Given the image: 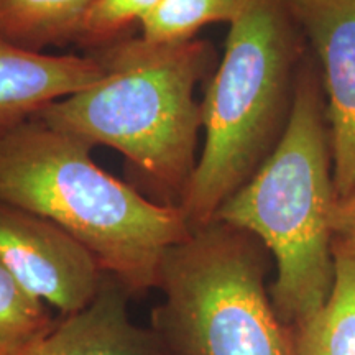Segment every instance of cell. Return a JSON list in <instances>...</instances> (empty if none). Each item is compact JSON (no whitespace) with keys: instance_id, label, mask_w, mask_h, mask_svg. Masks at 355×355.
<instances>
[{"instance_id":"1","label":"cell","mask_w":355,"mask_h":355,"mask_svg":"<svg viewBox=\"0 0 355 355\" xmlns=\"http://www.w3.org/2000/svg\"><path fill=\"white\" fill-rule=\"evenodd\" d=\"M91 150L32 119L0 139V201L55 222L140 298L158 286L163 259L191 227L181 207L159 204L109 175Z\"/></svg>"},{"instance_id":"2","label":"cell","mask_w":355,"mask_h":355,"mask_svg":"<svg viewBox=\"0 0 355 355\" xmlns=\"http://www.w3.org/2000/svg\"><path fill=\"white\" fill-rule=\"evenodd\" d=\"M92 55L104 66L99 81L37 119L92 148L121 152L155 201L180 207L198 165L202 105L194 91L209 69L211 46L123 37Z\"/></svg>"},{"instance_id":"3","label":"cell","mask_w":355,"mask_h":355,"mask_svg":"<svg viewBox=\"0 0 355 355\" xmlns=\"http://www.w3.org/2000/svg\"><path fill=\"white\" fill-rule=\"evenodd\" d=\"M336 199L319 91L304 76L295 86L278 145L214 219L252 234L273 255L277 279L270 298L290 327L316 314L334 286Z\"/></svg>"},{"instance_id":"4","label":"cell","mask_w":355,"mask_h":355,"mask_svg":"<svg viewBox=\"0 0 355 355\" xmlns=\"http://www.w3.org/2000/svg\"><path fill=\"white\" fill-rule=\"evenodd\" d=\"M286 0H248L202 105L204 148L180 207L204 227L272 155L290 119L296 37Z\"/></svg>"},{"instance_id":"5","label":"cell","mask_w":355,"mask_h":355,"mask_svg":"<svg viewBox=\"0 0 355 355\" xmlns=\"http://www.w3.org/2000/svg\"><path fill=\"white\" fill-rule=\"evenodd\" d=\"M263 243L220 220L168 250L150 329L163 355H298L265 286Z\"/></svg>"},{"instance_id":"6","label":"cell","mask_w":355,"mask_h":355,"mask_svg":"<svg viewBox=\"0 0 355 355\" xmlns=\"http://www.w3.org/2000/svg\"><path fill=\"white\" fill-rule=\"evenodd\" d=\"M0 263L21 288L60 311L92 303L105 273L83 243L46 217L0 201Z\"/></svg>"},{"instance_id":"7","label":"cell","mask_w":355,"mask_h":355,"mask_svg":"<svg viewBox=\"0 0 355 355\" xmlns=\"http://www.w3.org/2000/svg\"><path fill=\"white\" fill-rule=\"evenodd\" d=\"M322 66L337 198L355 191V0H286Z\"/></svg>"},{"instance_id":"8","label":"cell","mask_w":355,"mask_h":355,"mask_svg":"<svg viewBox=\"0 0 355 355\" xmlns=\"http://www.w3.org/2000/svg\"><path fill=\"white\" fill-rule=\"evenodd\" d=\"M102 74L104 66L94 55H48L0 40V139Z\"/></svg>"},{"instance_id":"9","label":"cell","mask_w":355,"mask_h":355,"mask_svg":"<svg viewBox=\"0 0 355 355\" xmlns=\"http://www.w3.org/2000/svg\"><path fill=\"white\" fill-rule=\"evenodd\" d=\"M130 300L125 288L105 275L91 304L56 319L20 355H163L153 331L132 322Z\"/></svg>"},{"instance_id":"10","label":"cell","mask_w":355,"mask_h":355,"mask_svg":"<svg viewBox=\"0 0 355 355\" xmlns=\"http://www.w3.org/2000/svg\"><path fill=\"white\" fill-rule=\"evenodd\" d=\"M334 286L327 303L295 329L298 355H355V248L334 241Z\"/></svg>"},{"instance_id":"11","label":"cell","mask_w":355,"mask_h":355,"mask_svg":"<svg viewBox=\"0 0 355 355\" xmlns=\"http://www.w3.org/2000/svg\"><path fill=\"white\" fill-rule=\"evenodd\" d=\"M96 0H0V40L30 51L78 43Z\"/></svg>"},{"instance_id":"12","label":"cell","mask_w":355,"mask_h":355,"mask_svg":"<svg viewBox=\"0 0 355 355\" xmlns=\"http://www.w3.org/2000/svg\"><path fill=\"white\" fill-rule=\"evenodd\" d=\"M248 0H162L141 21V38L152 43H181L194 40L204 25L232 21Z\"/></svg>"},{"instance_id":"13","label":"cell","mask_w":355,"mask_h":355,"mask_svg":"<svg viewBox=\"0 0 355 355\" xmlns=\"http://www.w3.org/2000/svg\"><path fill=\"white\" fill-rule=\"evenodd\" d=\"M55 322L43 301L21 288L0 263V355H20Z\"/></svg>"},{"instance_id":"14","label":"cell","mask_w":355,"mask_h":355,"mask_svg":"<svg viewBox=\"0 0 355 355\" xmlns=\"http://www.w3.org/2000/svg\"><path fill=\"white\" fill-rule=\"evenodd\" d=\"M162 0H96L84 20L78 44L96 51L125 37L133 24H141Z\"/></svg>"},{"instance_id":"15","label":"cell","mask_w":355,"mask_h":355,"mask_svg":"<svg viewBox=\"0 0 355 355\" xmlns=\"http://www.w3.org/2000/svg\"><path fill=\"white\" fill-rule=\"evenodd\" d=\"M331 229L334 241L355 248V191L337 198L331 209Z\"/></svg>"}]
</instances>
